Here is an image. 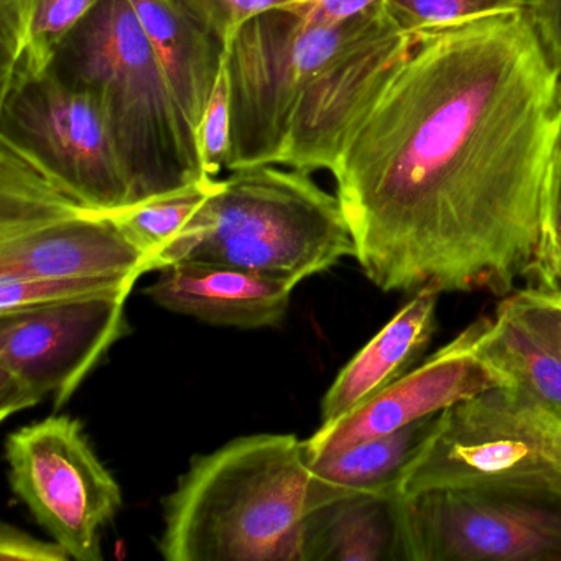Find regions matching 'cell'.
I'll return each mask as SVG.
<instances>
[{"instance_id": "18", "label": "cell", "mask_w": 561, "mask_h": 561, "mask_svg": "<svg viewBox=\"0 0 561 561\" xmlns=\"http://www.w3.org/2000/svg\"><path fill=\"white\" fill-rule=\"evenodd\" d=\"M438 416H430L392 435L367 439L334 455L313 459L310 511L350 495L399 494L403 472L425 445Z\"/></svg>"}, {"instance_id": "20", "label": "cell", "mask_w": 561, "mask_h": 561, "mask_svg": "<svg viewBox=\"0 0 561 561\" xmlns=\"http://www.w3.org/2000/svg\"><path fill=\"white\" fill-rule=\"evenodd\" d=\"M481 353L561 420V356L502 300L481 341Z\"/></svg>"}, {"instance_id": "22", "label": "cell", "mask_w": 561, "mask_h": 561, "mask_svg": "<svg viewBox=\"0 0 561 561\" xmlns=\"http://www.w3.org/2000/svg\"><path fill=\"white\" fill-rule=\"evenodd\" d=\"M140 275H81V277L4 280L0 278V313L19 308L65 304L134 288Z\"/></svg>"}, {"instance_id": "19", "label": "cell", "mask_w": 561, "mask_h": 561, "mask_svg": "<svg viewBox=\"0 0 561 561\" xmlns=\"http://www.w3.org/2000/svg\"><path fill=\"white\" fill-rule=\"evenodd\" d=\"M100 0H0L2 88L50 70L58 47Z\"/></svg>"}, {"instance_id": "4", "label": "cell", "mask_w": 561, "mask_h": 561, "mask_svg": "<svg viewBox=\"0 0 561 561\" xmlns=\"http://www.w3.org/2000/svg\"><path fill=\"white\" fill-rule=\"evenodd\" d=\"M356 245L337 196L311 173L282 165L229 172L157 271L179 261L248 268L295 285L323 274Z\"/></svg>"}, {"instance_id": "30", "label": "cell", "mask_w": 561, "mask_h": 561, "mask_svg": "<svg viewBox=\"0 0 561 561\" xmlns=\"http://www.w3.org/2000/svg\"><path fill=\"white\" fill-rule=\"evenodd\" d=\"M554 278H557L558 291H561V165L557 202H554Z\"/></svg>"}, {"instance_id": "14", "label": "cell", "mask_w": 561, "mask_h": 561, "mask_svg": "<svg viewBox=\"0 0 561 561\" xmlns=\"http://www.w3.org/2000/svg\"><path fill=\"white\" fill-rule=\"evenodd\" d=\"M144 294L165 310L215 327H277L290 307L297 285L248 268L179 261L160 268Z\"/></svg>"}, {"instance_id": "1", "label": "cell", "mask_w": 561, "mask_h": 561, "mask_svg": "<svg viewBox=\"0 0 561 561\" xmlns=\"http://www.w3.org/2000/svg\"><path fill=\"white\" fill-rule=\"evenodd\" d=\"M561 73L528 9L415 34L347 136L336 196L382 291H558Z\"/></svg>"}, {"instance_id": "7", "label": "cell", "mask_w": 561, "mask_h": 561, "mask_svg": "<svg viewBox=\"0 0 561 561\" xmlns=\"http://www.w3.org/2000/svg\"><path fill=\"white\" fill-rule=\"evenodd\" d=\"M0 142L96 215L133 206L96 100L50 70L0 88Z\"/></svg>"}, {"instance_id": "3", "label": "cell", "mask_w": 561, "mask_h": 561, "mask_svg": "<svg viewBox=\"0 0 561 561\" xmlns=\"http://www.w3.org/2000/svg\"><path fill=\"white\" fill-rule=\"evenodd\" d=\"M50 71L96 100L133 206L213 180L130 0H100L58 47Z\"/></svg>"}, {"instance_id": "9", "label": "cell", "mask_w": 561, "mask_h": 561, "mask_svg": "<svg viewBox=\"0 0 561 561\" xmlns=\"http://www.w3.org/2000/svg\"><path fill=\"white\" fill-rule=\"evenodd\" d=\"M133 288L0 313V419L55 396L60 409L107 351L129 333Z\"/></svg>"}, {"instance_id": "13", "label": "cell", "mask_w": 561, "mask_h": 561, "mask_svg": "<svg viewBox=\"0 0 561 561\" xmlns=\"http://www.w3.org/2000/svg\"><path fill=\"white\" fill-rule=\"evenodd\" d=\"M150 259L110 216L81 208L0 239V278L144 275Z\"/></svg>"}, {"instance_id": "24", "label": "cell", "mask_w": 561, "mask_h": 561, "mask_svg": "<svg viewBox=\"0 0 561 561\" xmlns=\"http://www.w3.org/2000/svg\"><path fill=\"white\" fill-rule=\"evenodd\" d=\"M195 136L203 175L218 179L228 170L232 153L231 78L226 55Z\"/></svg>"}, {"instance_id": "27", "label": "cell", "mask_w": 561, "mask_h": 561, "mask_svg": "<svg viewBox=\"0 0 561 561\" xmlns=\"http://www.w3.org/2000/svg\"><path fill=\"white\" fill-rule=\"evenodd\" d=\"M386 0H301L288 5L291 12L314 27H336L374 11Z\"/></svg>"}, {"instance_id": "21", "label": "cell", "mask_w": 561, "mask_h": 561, "mask_svg": "<svg viewBox=\"0 0 561 561\" xmlns=\"http://www.w3.org/2000/svg\"><path fill=\"white\" fill-rule=\"evenodd\" d=\"M221 179L203 180L188 188L130 208L110 213L121 231L150 259V272L157 271L160 255L180 238L209 196L219 188Z\"/></svg>"}, {"instance_id": "17", "label": "cell", "mask_w": 561, "mask_h": 561, "mask_svg": "<svg viewBox=\"0 0 561 561\" xmlns=\"http://www.w3.org/2000/svg\"><path fill=\"white\" fill-rule=\"evenodd\" d=\"M397 492L318 505L305 520L304 561H399Z\"/></svg>"}, {"instance_id": "26", "label": "cell", "mask_w": 561, "mask_h": 561, "mask_svg": "<svg viewBox=\"0 0 561 561\" xmlns=\"http://www.w3.org/2000/svg\"><path fill=\"white\" fill-rule=\"evenodd\" d=\"M528 328L561 356V294L528 288L505 297Z\"/></svg>"}, {"instance_id": "29", "label": "cell", "mask_w": 561, "mask_h": 561, "mask_svg": "<svg viewBox=\"0 0 561 561\" xmlns=\"http://www.w3.org/2000/svg\"><path fill=\"white\" fill-rule=\"evenodd\" d=\"M527 9L561 73V0H527Z\"/></svg>"}, {"instance_id": "31", "label": "cell", "mask_w": 561, "mask_h": 561, "mask_svg": "<svg viewBox=\"0 0 561 561\" xmlns=\"http://www.w3.org/2000/svg\"><path fill=\"white\" fill-rule=\"evenodd\" d=\"M560 294H561V291H560Z\"/></svg>"}, {"instance_id": "16", "label": "cell", "mask_w": 561, "mask_h": 561, "mask_svg": "<svg viewBox=\"0 0 561 561\" xmlns=\"http://www.w3.org/2000/svg\"><path fill=\"white\" fill-rule=\"evenodd\" d=\"M137 21L193 130L221 70V42L179 0H130Z\"/></svg>"}, {"instance_id": "15", "label": "cell", "mask_w": 561, "mask_h": 561, "mask_svg": "<svg viewBox=\"0 0 561 561\" xmlns=\"http://www.w3.org/2000/svg\"><path fill=\"white\" fill-rule=\"evenodd\" d=\"M438 300V291L413 294L412 300L340 370L321 400V425L336 422L409 373L435 333Z\"/></svg>"}, {"instance_id": "2", "label": "cell", "mask_w": 561, "mask_h": 561, "mask_svg": "<svg viewBox=\"0 0 561 561\" xmlns=\"http://www.w3.org/2000/svg\"><path fill=\"white\" fill-rule=\"evenodd\" d=\"M311 461L295 435L259 433L196 456L163 501L169 561H304Z\"/></svg>"}, {"instance_id": "6", "label": "cell", "mask_w": 561, "mask_h": 561, "mask_svg": "<svg viewBox=\"0 0 561 561\" xmlns=\"http://www.w3.org/2000/svg\"><path fill=\"white\" fill-rule=\"evenodd\" d=\"M392 24L382 4L336 27L308 25L287 8L241 25L225 50L232 117L228 172L277 165L295 111L314 77L347 48Z\"/></svg>"}, {"instance_id": "28", "label": "cell", "mask_w": 561, "mask_h": 561, "mask_svg": "<svg viewBox=\"0 0 561 561\" xmlns=\"http://www.w3.org/2000/svg\"><path fill=\"white\" fill-rule=\"evenodd\" d=\"M0 560L2 561H70L64 545L45 541L25 534L14 525L4 524L0 530Z\"/></svg>"}, {"instance_id": "11", "label": "cell", "mask_w": 561, "mask_h": 561, "mask_svg": "<svg viewBox=\"0 0 561 561\" xmlns=\"http://www.w3.org/2000/svg\"><path fill=\"white\" fill-rule=\"evenodd\" d=\"M489 324L491 317L479 318L425 363L336 422L321 425L305 439L310 461L367 439L392 435L485 390L515 386L504 370L481 353Z\"/></svg>"}, {"instance_id": "5", "label": "cell", "mask_w": 561, "mask_h": 561, "mask_svg": "<svg viewBox=\"0 0 561 561\" xmlns=\"http://www.w3.org/2000/svg\"><path fill=\"white\" fill-rule=\"evenodd\" d=\"M430 491L561 499V420L517 383L449 407L400 479L402 497Z\"/></svg>"}, {"instance_id": "12", "label": "cell", "mask_w": 561, "mask_h": 561, "mask_svg": "<svg viewBox=\"0 0 561 561\" xmlns=\"http://www.w3.org/2000/svg\"><path fill=\"white\" fill-rule=\"evenodd\" d=\"M413 42L415 34L392 24L330 61L298 103L277 165L333 172L351 130Z\"/></svg>"}, {"instance_id": "8", "label": "cell", "mask_w": 561, "mask_h": 561, "mask_svg": "<svg viewBox=\"0 0 561 561\" xmlns=\"http://www.w3.org/2000/svg\"><path fill=\"white\" fill-rule=\"evenodd\" d=\"M399 561H561V499L430 491L397 501Z\"/></svg>"}, {"instance_id": "10", "label": "cell", "mask_w": 561, "mask_h": 561, "mask_svg": "<svg viewBox=\"0 0 561 561\" xmlns=\"http://www.w3.org/2000/svg\"><path fill=\"white\" fill-rule=\"evenodd\" d=\"M12 491L38 524L77 561H101V535L114 520L123 492L100 461L80 422L48 416L5 442Z\"/></svg>"}, {"instance_id": "25", "label": "cell", "mask_w": 561, "mask_h": 561, "mask_svg": "<svg viewBox=\"0 0 561 561\" xmlns=\"http://www.w3.org/2000/svg\"><path fill=\"white\" fill-rule=\"evenodd\" d=\"M219 42L228 48L241 25L255 15L288 8L301 0H179Z\"/></svg>"}, {"instance_id": "23", "label": "cell", "mask_w": 561, "mask_h": 561, "mask_svg": "<svg viewBox=\"0 0 561 561\" xmlns=\"http://www.w3.org/2000/svg\"><path fill=\"white\" fill-rule=\"evenodd\" d=\"M397 27L410 34L527 8V0H386Z\"/></svg>"}]
</instances>
